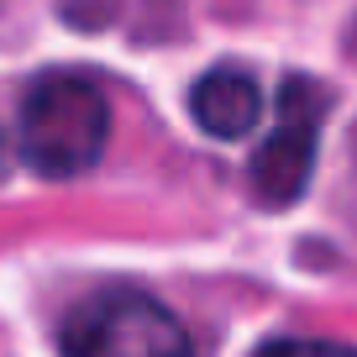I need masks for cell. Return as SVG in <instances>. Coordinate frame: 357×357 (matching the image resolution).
<instances>
[{
	"label": "cell",
	"instance_id": "3",
	"mask_svg": "<svg viewBox=\"0 0 357 357\" xmlns=\"http://www.w3.org/2000/svg\"><path fill=\"white\" fill-rule=\"evenodd\" d=\"M321 111L326 95L310 79H289L279 89V126L268 132V142L252 153V190L268 211H284L305 195L315 163V137H321Z\"/></svg>",
	"mask_w": 357,
	"mask_h": 357
},
{
	"label": "cell",
	"instance_id": "5",
	"mask_svg": "<svg viewBox=\"0 0 357 357\" xmlns=\"http://www.w3.org/2000/svg\"><path fill=\"white\" fill-rule=\"evenodd\" d=\"M252 357H357V347H347V342H315V336H279V342H263Z\"/></svg>",
	"mask_w": 357,
	"mask_h": 357
},
{
	"label": "cell",
	"instance_id": "4",
	"mask_svg": "<svg viewBox=\"0 0 357 357\" xmlns=\"http://www.w3.org/2000/svg\"><path fill=\"white\" fill-rule=\"evenodd\" d=\"M190 111L211 137H242V132H252L257 111H263V89H257L252 74H242V68H211V74L195 84Z\"/></svg>",
	"mask_w": 357,
	"mask_h": 357
},
{
	"label": "cell",
	"instance_id": "6",
	"mask_svg": "<svg viewBox=\"0 0 357 357\" xmlns=\"http://www.w3.org/2000/svg\"><path fill=\"white\" fill-rule=\"evenodd\" d=\"M6 163H11V147H6V132H0V174H6Z\"/></svg>",
	"mask_w": 357,
	"mask_h": 357
},
{
	"label": "cell",
	"instance_id": "2",
	"mask_svg": "<svg viewBox=\"0 0 357 357\" xmlns=\"http://www.w3.org/2000/svg\"><path fill=\"white\" fill-rule=\"evenodd\" d=\"M63 357H195L190 331L142 289H100L68 310L58 331Z\"/></svg>",
	"mask_w": 357,
	"mask_h": 357
},
{
	"label": "cell",
	"instance_id": "1",
	"mask_svg": "<svg viewBox=\"0 0 357 357\" xmlns=\"http://www.w3.org/2000/svg\"><path fill=\"white\" fill-rule=\"evenodd\" d=\"M111 137V105L89 74H43L22 100V158L43 178H74L100 163Z\"/></svg>",
	"mask_w": 357,
	"mask_h": 357
}]
</instances>
